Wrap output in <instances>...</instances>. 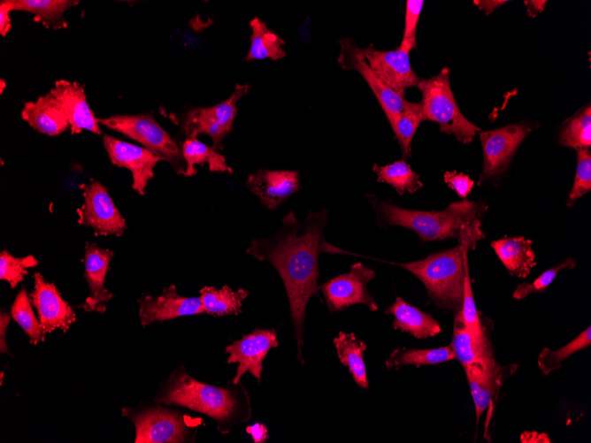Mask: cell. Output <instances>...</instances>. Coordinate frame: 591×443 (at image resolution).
<instances>
[{
    "label": "cell",
    "instance_id": "cell-10",
    "mask_svg": "<svg viewBox=\"0 0 591 443\" xmlns=\"http://www.w3.org/2000/svg\"><path fill=\"white\" fill-rule=\"evenodd\" d=\"M83 203L77 210L78 222L89 226L95 234L120 236L127 228L126 220L115 206L105 187L93 180L82 187Z\"/></svg>",
    "mask_w": 591,
    "mask_h": 443
},
{
    "label": "cell",
    "instance_id": "cell-33",
    "mask_svg": "<svg viewBox=\"0 0 591 443\" xmlns=\"http://www.w3.org/2000/svg\"><path fill=\"white\" fill-rule=\"evenodd\" d=\"M422 121L424 116L421 103L406 101L403 111L390 124L404 160L411 157V143Z\"/></svg>",
    "mask_w": 591,
    "mask_h": 443
},
{
    "label": "cell",
    "instance_id": "cell-39",
    "mask_svg": "<svg viewBox=\"0 0 591 443\" xmlns=\"http://www.w3.org/2000/svg\"><path fill=\"white\" fill-rule=\"evenodd\" d=\"M576 262L572 257L567 258L559 265L550 268L542 272L531 283H521L513 291L512 296L519 301L534 293H542L555 279L560 271L564 269H573Z\"/></svg>",
    "mask_w": 591,
    "mask_h": 443
},
{
    "label": "cell",
    "instance_id": "cell-32",
    "mask_svg": "<svg viewBox=\"0 0 591 443\" xmlns=\"http://www.w3.org/2000/svg\"><path fill=\"white\" fill-rule=\"evenodd\" d=\"M372 171L379 182L391 185L399 195L405 192L414 194L423 187L419 175L412 171L404 159L382 166L374 163Z\"/></svg>",
    "mask_w": 591,
    "mask_h": 443
},
{
    "label": "cell",
    "instance_id": "cell-19",
    "mask_svg": "<svg viewBox=\"0 0 591 443\" xmlns=\"http://www.w3.org/2000/svg\"><path fill=\"white\" fill-rule=\"evenodd\" d=\"M246 185L270 210H277L301 188L299 173L295 170L259 169L248 176Z\"/></svg>",
    "mask_w": 591,
    "mask_h": 443
},
{
    "label": "cell",
    "instance_id": "cell-9",
    "mask_svg": "<svg viewBox=\"0 0 591 443\" xmlns=\"http://www.w3.org/2000/svg\"><path fill=\"white\" fill-rule=\"evenodd\" d=\"M375 277V271L362 263L351 264L350 271L338 275L319 286L329 310L341 311L354 304H365L370 310L378 309V304L370 294L367 285Z\"/></svg>",
    "mask_w": 591,
    "mask_h": 443
},
{
    "label": "cell",
    "instance_id": "cell-14",
    "mask_svg": "<svg viewBox=\"0 0 591 443\" xmlns=\"http://www.w3.org/2000/svg\"><path fill=\"white\" fill-rule=\"evenodd\" d=\"M103 141L111 162L119 167L128 169L133 177V189L140 195H144L149 181L154 177L157 164L163 159L144 147L108 134L103 136Z\"/></svg>",
    "mask_w": 591,
    "mask_h": 443
},
{
    "label": "cell",
    "instance_id": "cell-15",
    "mask_svg": "<svg viewBox=\"0 0 591 443\" xmlns=\"http://www.w3.org/2000/svg\"><path fill=\"white\" fill-rule=\"evenodd\" d=\"M363 53L371 69L397 94L404 96L408 88L418 85L420 79L411 68L410 53L399 49L379 50L372 44L363 49Z\"/></svg>",
    "mask_w": 591,
    "mask_h": 443
},
{
    "label": "cell",
    "instance_id": "cell-25",
    "mask_svg": "<svg viewBox=\"0 0 591 443\" xmlns=\"http://www.w3.org/2000/svg\"><path fill=\"white\" fill-rule=\"evenodd\" d=\"M497 256L508 271L518 278L526 279L536 265L532 241L523 236L504 237L491 242Z\"/></svg>",
    "mask_w": 591,
    "mask_h": 443
},
{
    "label": "cell",
    "instance_id": "cell-23",
    "mask_svg": "<svg viewBox=\"0 0 591 443\" xmlns=\"http://www.w3.org/2000/svg\"><path fill=\"white\" fill-rule=\"evenodd\" d=\"M455 358L463 367L472 363L486 364L495 360L486 335H475L463 322L457 311L452 340L449 344Z\"/></svg>",
    "mask_w": 591,
    "mask_h": 443
},
{
    "label": "cell",
    "instance_id": "cell-17",
    "mask_svg": "<svg viewBox=\"0 0 591 443\" xmlns=\"http://www.w3.org/2000/svg\"><path fill=\"white\" fill-rule=\"evenodd\" d=\"M35 286L30 294L31 303L38 312L39 322L45 333L60 329L66 332L76 320L71 306L63 300L53 283L45 282L42 275L35 272Z\"/></svg>",
    "mask_w": 591,
    "mask_h": 443
},
{
    "label": "cell",
    "instance_id": "cell-8",
    "mask_svg": "<svg viewBox=\"0 0 591 443\" xmlns=\"http://www.w3.org/2000/svg\"><path fill=\"white\" fill-rule=\"evenodd\" d=\"M122 415L130 417L135 426V443L185 442L189 435L182 416L169 409L157 406L139 412L124 409Z\"/></svg>",
    "mask_w": 591,
    "mask_h": 443
},
{
    "label": "cell",
    "instance_id": "cell-12",
    "mask_svg": "<svg viewBox=\"0 0 591 443\" xmlns=\"http://www.w3.org/2000/svg\"><path fill=\"white\" fill-rule=\"evenodd\" d=\"M338 64L342 68L357 71L366 81L375 95L389 124L403 111L406 102L404 96L388 88L367 64L363 49H360L350 38L340 42Z\"/></svg>",
    "mask_w": 591,
    "mask_h": 443
},
{
    "label": "cell",
    "instance_id": "cell-41",
    "mask_svg": "<svg viewBox=\"0 0 591 443\" xmlns=\"http://www.w3.org/2000/svg\"><path fill=\"white\" fill-rule=\"evenodd\" d=\"M423 4V0H408L406 2L404 30L397 49L410 53L416 47L417 26Z\"/></svg>",
    "mask_w": 591,
    "mask_h": 443
},
{
    "label": "cell",
    "instance_id": "cell-1",
    "mask_svg": "<svg viewBox=\"0 0 591 443\" xmlns=\"http://www.w3.org/2000/svg\"><path fill=\"white\" fill-rule=\"evenodd\" d=\"M327 210H309L303 221L294 211L283 217L280 228L272 236L252 239L246 253L258 261L269 262L284 284L290 317L297 344V358L304 364V321L310 298L319 295V276L318 256L322 252L344 253L326 241L323 232Z\"/></svg>",
    "mask_w": 591,
    "mask_h": 443
},
{
    "label": "cell",
    "instance_id": "cell-3",
    "mask_svg": "<svg viewBox=\"0 0 591 443\" xmlns=\"http://www.w3.org/2000/svg\"><path fill=\"white\" fill-rule=\"evenodd\" d=\"M157 403L178 405L203 413L217 422L222 434L251 416L249 396L242 385L218 387L194 379L184 370H174L155 399Z\"/></svg>",
    "mask_w": 591,
    "mask_h": 443
},
{
    "label": "cell",
    "instance_id": "cell-31",
    "mask_svg": "<svg viewBox=\"0 0 591 443\" xmlns=\"http://www.w3.org/2000/svg\"><path fill=\"white\" fill-rule=\"evenodd\" d=\"M455 358L450 346L436 348H396L393 350L385 363L388 370H399L405 365H435Z\"/></svg>",
    "mask_w": 591,
    "mask_h": 443
},
{
    "label": "cell",
    "instance_id": "cell-48",
    "mask_svg": "<svg viewBox=\"0 0 591 443\" xmlns=\"http://www.w3.org/2000/svg\"><path fill=\"white\" fill-rule=\"evenodd\" d=\"M0 83H1V94H2V93H3V89L4 88V84H5V82H4V80H1ZM5 85H6V84H5Z\"/></svg>",
    "mask_w": 591,
    "mask_h": 443
},
{
    "label": "cell",
    "instance_id": "cell-16",
    "mask_svg": "<svg viewBox=\"0 0 591 443\" xmlns=\"http://www.w3.org/2000/svg\"><path fill=\"white\" fill-rule=\"evenodd\" d=\"M138 302L140 322L143 326L182 316L205 313L200 297L182 296L177 293L175 285L165 287L159 295H143Z\"/></svg>",
    "mask_w": 591,
    "mask_h": 443
},
{
    "label": "cell",
    "instance_id": "cell-2",
    "mask_svg": "<svg viewBox=\"0 0 591 443\" xmlns=\"http://www.w3.org/2000/svg\"><path fill=\"white\" fill-rule=\"evenodd\" d=\"M381 227L399 225L417 233L422 242L455 238L468 242L473 248L484 238L480 217L487 207L467 200L455 202L441 210H417L399 207L390 201H380L366 195Z\"/></svg>",
    "mask_w": 591,
    "mask_h": 443
},
{
    "label": "cell",
    "instance_id": "cell-26",
    "mask_svg": "<svg viewBox=\"0 0 591 443\" xmlns=\"http://www.w3.org/2000/svg\"><path fill=\"white\" fill-rule=\"evenodd\" d=\"M340 362L348 368L354 381L363 389H368L369 381L364 361L367 345L353 332H340L333 340Z\"/></svg>",
    "mask_w": 591,
    "mask_h": 443
},
{
    "label": "cell",
    "instance_id": "cell-45",
    "mask_svg": "<svg viewBox=\"0 0 591 443\" xmlns=\"http://www.w3.org/2000/svg\"><path fill=\"white\" fill-rule=\"evenodd\" d=\"M547 1L545 0H529L525 1V5L528 15L532 18L538 15L540 12L544 11Z\"/></svg>",
    "mask_w": 591,
    "mask_h": 443
},
{
    "label": "cell",
    "instance_id": "cell-37",
    "mask_svg": "<svg viewBox=\"0 0 591 443\" xmlns=\"http://www.w3.org/2000/svg\"><path fill=\"white\" fill-rule=\"evenodd\" d=\"M37 264V260L32 255L15 257L3 250L0 254V279L8 281L11 288H14L27 274V269Z\"/></svg>",
    "mask_w": 591,
    "mask_h": 443
},
{
    "label": "cell",
    "instance_id": "cell-46",
    "mask_svg": "<svg viewBox=\"0 0 591 443\" xmlns=\"http://www.w3.org/2000/svg\"><path fill=\"white\" fill-rule=\"evenodd\" d=\"M10 319L11 317L8 315V313H1V353L10 354L4 340V332H6Z\"/></svg>",
    "mask_w": 591,
    "mask_h": 443
},
{
    "label": "cell",
    "instance_id": "cell-30",
    "mask_svg": "<svg viewBox=\"0 0 591 443\" xmlns=\"http://www.w3.org/2000/svg\"><path fill=\"white\" fill-rule=\"evenodd\" d=\"M183 157L187 164L185 176L196 173V165L207 164L209 171L212 172H227L232 174L234 170L226 164L225 156L217 151L212 146H208L196 138L186 139L181 145Z\"/></svg>",
    "mask_w": 591,
    "mask_h": 443
},
{
    "label": "cell",
    "instance_id": "cell-29",
    "mask_svg": "<svg viewBox=\"0 0 591 443\" xmlns=\"http://www.w3.org/2000/svg\"><path fill=\"white\" fill-rule=\"evenodd\" d=\"M12 11H27L35 15L42 25L53 29L66 27L65 11L78 4L72 0H7Z\"/></svg>",
    "mask_w": 591,
    "mask_h": 443
},
{
    "label": "cell",
    "instance_id": "cell-24",
    "mask_svg": "<svg viewBox=\"0 0 591 443\" xmlns=\"http://www.w3.org/2000/svg\"><path fill=\"white\" fill-rule=\"evenodd\" d=\"M385 314L394 317L395 329L408 332L417 339L434 337L441 331L440 324L431 314L420 310L400 296L386 309Z\"/></svg>",
    "mask_w": 591,
    "mask_h": 443
},
{
    "label": "cell",
    "instance_id": "cell-34",
    "mask_svg": "<svg viewBox=\"0 0 591 443\" xmlns=\"http://www.w3.org/2000/svg\"><path fill=\"white\" fill-rule=\"evenodd\" d=\"M590 344L591 327L588 325L587 328L565 346L556 350L549 348H542L537 358L538 367L544 375H549L555 370H558L561 368L562 363L567 357L587 348Z\"/></svg>",
    "mask_w": 591,
    "mask_h": 443
},
{
    "label": "cell",
    "instance_id": "cell-44",
    "mask_svg": "<svg viewBox=\"0 0 591 443\" xmlns=\"http://www.w3.org/2000/svg\"><path fill=\"white\" fill-rule=\"evenodd\" d=\"M246 432L251 436L255 443H263L268 439V430L265 425L260 423L248 426Z\"/></svg>",
    "mask_w": 591,
    "mask_h": 443
},
{
    "label": "cell",
    "instance_id": "cell-38",
    "mask_svg": "<svg viewBox=\"0 0 591 443\" xmlns=\"http://www.w3.org/2000/svg\"><path fill=\"white\" fill-rule=\"evenodd\" d=\"M591 189V152L587 148L577 149V168L567 204L573 202Z\"/></svg>",
    "mask_w": 591,
    "mask_h": 443
},
{
    "label": "cell",
    "instance_id": "cell-4",
    "mask_svg": "<svg viewBox=\"0 0 591 443\" xmlns=\"http://www.w3.org/2000/svg\"><path fill=\"white\" fill-rule=\"evenodd\" d=\"M470 248L467 243L459 242L453 248L430 254L418 261L388 264L415 275L425 285L428 297L436 305L457 311L463 301L467 251Z\"/></svg>",
    "mask_w": 591,
    "mask_h": 443
},
{
    "label": "cell",
    "instance_id": "cell-7",
    "mask_svg": "<svg viewBox=\"0 0 591 443\" xmlns=\"http://www.w3.org/2000/svg\"><path fill=\"white\" fill-rule=\"evenodd\" d=\"M248 84H237L231 95L210 107H196L189 110L183 119L182 131L187 139L206 134L212 141V147L223 149V140L233 130L237 114L236 103L249 90Z\"/></svg>",
    "mask_w": 591,
    "mask_h": 443
},
{
    "label": "cell",
    "instance_id": "cell-6",
    "mask_svg": "<svg viewBox=\"0 0 591 443\" xmlns=\"http://www.w3.org/2000/svg\"><path fill=\"white\" fill-rule=\"evenodd\" d=\"M96 120L98 124L140 142L145 149L168 162L176 173L185 175L187 164L181 148L150 115H116L97 118Z\"/></svg>",
    "mask_w": 591,
    "mask_h": 443
},
{
    "label": "cell",
    "instance_id": "cell-27",
    "mask_svg": "<svg viewBox=\"0 0 591 443\" xmlns=\"http://www.w3.org/2000/svg\"><path fill=\"white\" fill-rule=\"evenodd\" d=\"M249 25L251 29L250 46L244 57L245 61L266 58L276 61L285 57L287 52L283 46L286 42L276 32L270 29L265 22L255 17Z\"/></svg>",
    "mask_w": 591,
    "mask_h": 443
},
{
    "label": "cell",
    "instance_id": "cell-40",
    "mask_svg": "<svg viewBox=\"0 0 591 443\" xmlns=\"http://www.w3.org/2000/svg\"><path fill=\"white\" fill-rule=\"evenodd\" d=\"M464 324L475 334L481 335L484 333L483 328L480 325L479 313L476 309V304L471 286L469 276L468 264L465 265V274L464 282V293L461 308L457 310Z\"/></svg>",
    "mask_w": 591,
    "mask_h": 443
},
{
    "label": "cell",
    "instance_id": "cell-35",
    "mask_svg": "<svg viewBox=\"0 0 591 443\" xmlns=\"http://www.w3.org/2000/svg\"><path fill=\"white\" fill-rule=\"evenodd\" d=\"M559 141L565 147L573 149L591 146V107L588 105L565 123Z\"/></svg>",
    "mask_w": 591,
    "mask_h": 443
},
{
    "label": "cell",
    "instance_id": "cell-20",
    "mask_svg": "<svg viewBox=\"0 0 591 443\" xmlns=\"http://www.w3.org/2000/svg\"><path fill=\"white\" fill-rule=\"evenodd\" d=\"M84 253V278L88 285L89 294L79 307L88 312L104 313L106 310V304L113 297V294L104 287V281L109 263L114 253L89 242H86Z\"/></svg>",
    "mask_w": 591,
    "mask_h": 443
},
{
    "label": "cell",
    "instance_id": "cell-13",
    "mask_svg": "<svg viewBox=\"0 0 591 443\" xmlns=\"http://www.w3.org/2000/svg\"><path fill=\"white\" fill-rule=\"evenodd\" d=\"M278 344L274 329L257 328L226 346L225 352L229 355L227 363H238L232 383L240 384L242 376L246 372H249L260 383L263 361L270 349L277 348Z\"/></svg>",
    "mask_w": 591,
    "mask_h": 443
},
{
    "label": "cell",
    "instance_id": "cell-28",
    "mask_svg": "<svg viewBox=\"0 0 591 443\" xmlns=\"http://www.w3.org/2000/svg\"><path fill=\"white\" fill-rule=\"evenodd\" d=\"M248 295L249 292L244 288L234 291L225 285L219 289L214 286H203L200 290L199 297L205 314L222 317L238 316L242 312V302Z\"/></svg>",
    "mask_w": 591,
    "mask_h": 443
},
{
    "label": "cell",
    "instance_id": "cell-5",
    "mask_svg": "<svg viewBox=\"0 0 591 443\" xmlns=\"http://www.w3.org/2000/svg\"><path fill=\"white\" fill-rule=\"evenodd\" d=\"M449 69L442 68L429 79H420L416 86L422 95L424 120L435 122L440 131L453 134L457 141L467 144L480 131L461 112L449 84Z\"/></svg>",
    "mask_w": 591,
    "mask_h": 443
},
{
    "label": "cell",
    "instance_id": "cell-18",
    "mask_svg": "<svg viewBox=\"0 0 591 443\" xmlns=\"http://www.w3.org/2000/svg\"><path fill=\"white\" fill-rule=\"evenodd\" d=\"M464 369L479 422L482 413L494 404L504 379L516 372L517 365L502 366L493 360L486 364L472 363Z\"/></svg>",
    "mask_w": 591,
    "mask_h": 443
},
{
    "label": "cell",
    "instance_id": "cell-22",
    "mask_svg": "<svg viewBox=\"0 0 591 443\" xmlns=\"http://www.w3.org/2000/svg\"><path fill=\"white\" fill-rule=\"evenodd\" d=\"M21 117L31 127L50 136L70 127L59 101L50 91L35 102L25 103Z\"/></svg>",
    "mask_w": 591,
    "mask_h": 443
},
{
    "label": "cell",
    "instance_id": "cell-43",
    "mask_svg": "<svg viewBox=\"0 0 591 443\" xmlns=\"http://www.w3.org/2000/svg\"><path fill=\"white\" fill-rule=\"evenodd\" d=\"M12 11L7 0L0 1V34L6 36L11 29L10 12Z\"/></svg>",
    "mask_w": 591,
    "mask_h": 443
},
{
    "label": "cell",
    "instance_id": "cell-47",
    "mask_svg": "<svg viewBox=\"0 0 591 443\" xmlns=\"http://www.w3.org/2000/svg\"><path fill=\"white\" fill-rule=\"evenodd\" d=\"M506 1H473L480 10H484L486 14H490L495 8L501 6Z\"/></svg>",
    "mask_w": 591,
    "mask_h": 443
},
{
    "label": "cell",
    "instance_id": "cell-11",
    "mask_svg": "<svg viewBox=\"0 0 591 443\" xmlns=\"http://www.w3.org/2000/svg\"><path fill=\"white\" fill-rule=\"evenodd\" d=\"M531 132L527 124H510L480 134L484 167L478 184L501 175L509 166L516 150Z\"/></svg>",
    "mask_w": 591,
    "mask_h": 443
},
{
    "label": "cell",
    "instance_id": "cell-36",
    "mask_svg": "<svg viewBox=\"0 0 591 443\" xmlns=\"http://www.w3.org/2000/svg\"><path fill=\"white\" fill-rule=\"evenodd\" d=\"M11 316L29 336L31 344L44 341L46 333L33 311L25 288L18 293L12 305Z\"/></svg>",
    "mask_w": 591,
    "mask_h": 443
},
{
    "label": "cell",
    "instance_id": "cell-42",
    "mask_svg": "<svg viewBox=\"0 0 591 443\" xmlns=\"http://www.w3.org/2000/svg\"><path fill=\"white\" fill-rule=\"evenodd\" d=\"M444 182L456 191L458 196L465 198L472 190L473 180L463 172L448 171L444 173Z\"/></svg>",
    "mask_w": 591,
    "mask_h": 443
},
{
    "label": "cell",
    "instance_id": "cell-21",
    "mask_svg": "<svg viewBox=\"0 0 591 443\" xmlns=\"http://www.w3.org/2000/svg\"><path fill=\"white\" fill-rule=\"evenodd\" d=\"M50 91L59 101L72 134L82 130L101 134L96 118L87 103L84 86L76 81L58 80Z\"/></svg>",
    "mask_w": 591,
    "mask_h": 443
}]
</instances>
